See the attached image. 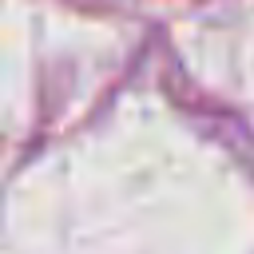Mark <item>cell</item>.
Instances as JSON below:
<instances>
[]
</instances>
